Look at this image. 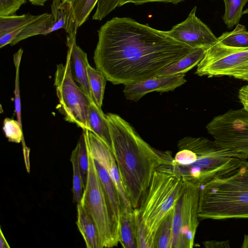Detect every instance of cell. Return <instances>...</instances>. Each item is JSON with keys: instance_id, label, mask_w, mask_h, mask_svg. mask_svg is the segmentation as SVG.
Here are the masks:
<instances>
[{"instance_id": "8fae6325", "label": "cell", "mask_w": 248, "mask_h": 248, "mask_svg": "<svg viewBox=\"0 0 248 248\" xmlns=\"http://www.w3.org/2000/svg\"><path fill=\"white\" fill-rule=\"evenodd\" d=\"M196 10L197 7L195 6L184 21L164 31L175 40L192 48L207 49L217 42V38L197 16Z\"/></svg>"}, {"instance_id": "cb8c5ba5", "label": "cell", "mask_w": 248, "mask_h": 248, "mask_svg": "<svg viewBox=\"0 0 248 248\" xmlns=\"http://www.w3.org/2000/svg\"><path fill=\"white\" fill-rule=\"evenodd\" d=\"M174 209L162 220L154 236V248H173L172 221Z\"/></svg>"}, {"instance_id": "d6986e66", "label": "cell", "mask_w": 248, "mask_h": 248, "mask_svg": "<svg viewBox=\"0 0 248 248\" xmlns=\"http://www.w3.org/2000/svg\"><path fill=\"white\" fill-rule=\"evenodd\" d=\"M87 124L88 129L100 138L111 151V136L106 115L94 102L89 104Z\"/></svg>"}, {"instance_id": "74e56055", "label": "cell", "mask_w": 248, "mask_h": 248, "mask_svg": "<svg viewBox=\"0 0 248 248\" xmlns=\"http://www.w3.org/2000/svg\"><path fill=\"white\" fill-rule=\"evenodd\" d=\"M31 4L35 6H44L45 3L49 0H28Z\"/></svg>"}, {"instance_id": "484cf974", "label": "cell", "mask_w": 248, "mask_h": 248, "mask_svg": "<svg viewBox=\"0 0 248 248\" xmlns=\"http://www.w3.org/2000/svg\"><path fill=\"white\" fill-rule=\"evenodd\" d=\"M133 214L137 248H154V237L145 226L138 208L134 209Z\"/></svg>"}, {"instance_id": "4316f807", "label": "cell", "mask_w": 248, "mask_h": 248, "mask_svg": "<svg viewBox=\"0 0 248 248\" xmlns=\"http://www.w3.org/2000/svg\"><path fill=\"white\" fill-rule=\"evenodd\" d=\"M225 12L222 16L224 23L231 29L239 23L243 15V9L248 0H223Z\"/></svg>"}, {"instance_id": "5b68a950", "label": "cell", "mask_w": 248, "mask_h": 248, "mask_svg": "<svg viewBox=\"0 0 248 248\" xmlns=\"http://www.w3.org/2000/svg\"><path fill=\"white\" fill-rule=\"evenodd\" d=\"M183 178L171 165H163L154 172L149 186L138 209L142 221L154 237L164 218L176 206L184 189Z\"/></svg>"}, {"instance_id": "f546056e", "label": "cell", "mask_w": 248, "mask_h": 248, "mask_svg": "<svg viewBox=\"0 0 248 248\" xmlns=\"http://www.w3.org/2000/svg\"><path fill=\"white\" fill-rule=\"evenodd\" d=\"M3 130L6 137L11 142H22L24 154L29 153V149L24 141L22 125L16 120L6 118L3 121Z\"/></svg>"}, {"instance_id": "8992f818", "label": "cell", "mask_w": 248, "mask_h": 248, "mask_svg": "<svg viewBox=\"0 0 248 248\" xmlns=\"http://www.w3.org/2000/svg\"><path fill=\"white\" fill-rule=\"evenodd\" d=\"M54 86L59 100L57 108L65 120L82 129H88L87 116L90 102L74 81L67 54L65 63L57 65Z\"/></svg>"}, {"instance_id": "7402d4cb", "label": "cell", "mask_w": 248, "mask_h": 248, "mask_svg": "<svg viewBox=\"0 0 248 248\" xmlns=\"http://www.w3.org/2000/svg\"><path fill=\"white\" fill-rule=\"evenodd\" d=\"M119 242L124 248H137L133 211L121 210Z\"/></svg>"}, {"instance_id": "7c38bea8", "label": "cell", "mask_w": 248, "mask_h": 248, "mask_svg": "<svg viewBox=\"0 0 248 248\" xmlns=\"http://www.w3.org/2000/svg\"><path fill=\"white\" fill-rule=\"evenodd\" d=\"M85 131L86 143L93 158L108 172L118 193L121 210L132 212L130 201L124 189L114 156L108 146L93 132L88 129Z\"/></svg>"}, {"instance_id": "1f68e13d", "label": "cell", "mask_w": 248, "mask_h": 248, "mask_svg": "<svg viewBox=\"0 0 248 248\" xmlns=\"http://www.w3.org/2000/svg\"><path fill=\"white\" fill-rule=\"evenodd\" d=\"M82 130V133L79 138L77 144L79 147V165L82 177L84 189L86 186L88 179L89 161L85 131L84 129Z\"/></svg>"}, {"instance_id": "f1b7e54d", "label": "cell", "mask_w": 248, "mask_h": 248, "mask_svg": "<svg viewBox=\"0 0 248 248\" xmlns=\"http://www.w3.org/2000/svg\"><path fill=\"white\" fill-rule=\"evenodd\" d=\"M68 3L72 9L78 27L85 22L98 0H62Z\"/></svg>"}, {"instance_id": "5bb4252c", "label": "cell", "mask_w": 248, "mask_h": 248, "mask_svg": "<svg viewBox=\"0 0 248 248\" xmlns=\"http://www.w3.org/2000/svg\"><path fill=\"white\" fill-rule=\"evenodd\" d=\"M67 54L69 56L73 77L85 94L90 103L93 102L89 83L87 55L76 43V37H67Z\"/></svg>"}, {"instance_id": "e575fe53", "label": "cell", "mask_w": 248, "mask_h": 248, "mask_svg": "<svg viewBox=\"0 0 248 248\" xmlns=\"http://www.w3.org/2000/svg\"><path fill=\"white\" fill-rule=\"evenodd\" d=\"M203 245L206 248H230V241L228 240L223 241L211 240L203 242Z\"/></svg>"}, {"instance_id": "60d3db41", "label": "cell", "mask_w": 248, "mask_h": 248, "mask_svg": "<svg viewBox=\"0 0 248 248\" xmlns=\"http://www.w3.org/2000/svg\"><path fill=\"white\" fill-rule=\"evenodd\" d=\"M243 14H248V8L243 12Z\"/></svg>"}, {"instance_id": "ba28073f", "label": "cell", "mask_w": 248, "mask_h": 248, "mask_svg": "<svg viewBox=\"0 0 248 248\" xmlns=\"http://www.w3.org/2000/svg\"><path fill=\"white\" fill-rule=\"evenodd\" d=\"M182 193L174 208L172 221L173 248H192L199 224L200 186L184 181Z\"/></svg>"}, {"instance_id": "d6a6232c", "label": "cell", "mask_w": 248, "mask_h": 248, "mask_svg": "<svg viewBox=\"0 0 248 248\" xmlns=\"http://www.w3.org/2000/svg\"><path fill=\"white\" fill-rule=\"evenodd\" d=\"M26 0H0V16L15 15Z\"/></svg>"}, {"instance_id": "44dd1931", "label": "cell", "mask_w": 248, "mask_h": 248, "mask_svg": "<svg viewBox=\"0 0 248 248\" xmlns=\"http://www.w3.org/2000/svg\"><path fill=\"white\" fill-rule=\"evenodd\" d=\"M54 20L51 14L44 13L28 25L11 42L10 45L14 46L26 38L37 35H47L52 27Z\"/></svg>"}, {"instance_id": "836d02e7", "label": "cell", "mask_w": 248, "mask_h": 248, "mask_svg": "<svg viewBox=\"0 0 248 248\" xmlns=\"http://www.w3.org/2000/svg\"><path fill=\"white\" fill-rule=\"evenodd\" d=\"M185 0H120L118 7H121L128 3H133L137 5L152 2L171 3L173 4H177Z\"/></svg>"}, {"instance_id": "2e32d148", "label": "cell", "mask_w": 248, "mask_h": 248, "mask_svg": "<svg viewBox=\"0 0 248 248\" xmlns=\"http://www.w3.org/2000/svg\"><path fill=\"white\" fill-rule=\"evenodd\" d=\"M50 6L54 23L48 33L63 29L67 37H76L78 27L70 5L62 0H52Z\"/></svg>"}, {"instance_id": "d4e9b609", "label": "cell", "mask_w": 248, "mask_h": 248, "mask_svg": "<svg viewBox=\"0 0 248 248\" xmlns=\"http://www.w3.org/2000/svg\"><path fill=\"white\" fill-rule=\"evenodd\" d=\"M217 42L228 47L248 48V31L244 25L238 23L232 31L222 33Z\"/></svg>"}, {"instance_id": "52a82bcc", "label": "cell", "mask_w": 248, "mask_h": 248, "mask_svg": "<svg viewBox=\"0 0 248 248\" xmlns=\"http://www.w3.org/2000/svg\"><path fill=\"white\" fill-rule=\"evenodd\" d=\"M88 176L81 202L91 213L98 228L101 248L117 246L109 207L94 159L88 148Z\"/></svg>"}, {"instance_id": "e0dca14e", "label": "cell", "mask_w": 248, "mask_h": 248, "mask_svg": "<svg viewBox=\"0 0 248 248\" xmlns=\"http://www.w3.org/2000/svg\"><path fill=\"white\" fill-rule=\"evenodd\" d=\"M38 15L30 13L19 16H0V48L11 42L30 23L36 19Z\"/></svg>"}, {"instance_id": "d590c367", "label": "cell", "mask_w": 248, "mask_h": 248, "mask_svg": "<svg viewBox=\"0 0 248 248\" xmlns=\"http://www.w3.org/2000/svg\"><path fill=\"white\" fill-rule=\"evenodd\" d=\"M239 98L243 106V108L248 112V84L240 89Z\"/></svg>"}, {"instance_id": "4fadbf2b", "label": "cell", "mask_w": 248, "mask_h": 248, "mask_svg": "<svg viewBox=\"0 0 248 248\" xmlns=\"http://www.w3.org/2000/svg\"><path fill=\"white\" fill-rule=\"evenodd\" d=\"M185 77V74L167 77H154L124 85L123 93L126 99L138 101L151 92H167L174 90L186 82Z\"/></svg>"}, {"instance_id": "6da1fadb", "label": "cell", "mask_w": 248, "mask_h": 248, "mask_svg": "<svg viewBox=\"0 0 248 248\" xmlns=\"http://www.w3.org/2000/svg\"><path fill=\"white\" fill-rule=\"evenodd\" d=\"M96 69L113 84L124 85L157 77L194 49L164 31L127 17H114L98 31Z\"/></svg>"}, {"instance_id": "30bf717a", "label": "cell", "mask_w": 248, "mask_h": 248, "mask_svg": "<svg viewBox=\"0 0 248 248\" xmlns=\"http://www.w3.org/2000/svg\"><path fill=\"white\" fill-rule=\"evenodd\" d=\"M199 76H227L238 78L248 74V48H235L218 42L206 49L197 65Z\"/></svg>"}, {"instance_id": "603a6c76", "label": "cell", "mask_w": 248, "mask_h": 248, "mask_svg": "<svg viewBox=\"0 0 248 248\" xmlns=\"http://www.w3.org/2000/svg\"><path fill=\"white\" fill-rule=\"evenodd\" d=\"M87 71L93 100L99 108H101L107 79L100 71L93 68L89 64Z\"/></svg>"}, {"instance_id": "9a60e30c", "label": "cell", "mask_w": 248, "mask_h": 248, "mask_svg": "<svg viewBox=\"0 0 248 248\" xmlns=\"http://www.w3.org/2000/svg\"><path fill=\"white\" fill-rule=\"evenodd\" d=\"M94 162L107 200L114 238L118 243L121 223V206L116 188L107 171L94 158Z\"/></svg>"}, {"instance_id": "8d00e7d4", "label": "cell", "mask_w": 248, "mask_h": 248, "mask_svg": "<svg viewBox=\"0 0 248 248\" xmlns=\"http://www.w3.org/2000/svg\"><path fill=\"white\" fill-rule=\"evenodd\" d=\"M0 248H10V246L4 236L1 228H0Z\"/></svg>"}, {"instance_id": "ab89813d", "label": "cell", "mask_w": 248, "mask_h": 248, "mask_svg": "<svg viewBox=\"0 0 248 248\" xmlns=\"http://www.w3.org/2000/svg\"><path fill=\"white\" fill-rule=\"evenodd\" d=\"M238 78L248 81V74L241 76Z\"/></svg>"}, {"instance_id": "4dcf8cb0", "label": "cell", "mask_w": 248, "mask_h": 248, "mask_svg": "<svg viewBox=\"0 0 248 248\" xmlns=\"http://www.w3.org/2000/svg\"><path fill=\"white\" fill-rule=\"evenodd\" d=\"M23 49L20 48L13 57L14 63L16 68L15 86L14 90L15 95V110L16 120L22 125L21 107L19 88V67L23 54Z\"/></svg>"}, {"instance_id": "ffe728a7", "label": "cell", "mask_w": 248, "mask_h": 248, "mask_svg": "<svg viewBox=\"0 0 248 248\" xmlns=\"http://www.w3.org/2000/svg\"><path fill=\"white\" fill-rule=\"evenodd\" d=\"M206 49L203 48L194 49L186 56L162 70L157 77H167L185 74L197 65L203 58Z\"/></svg>"}, {"instance_id": "277c9868", "label": "cell", "mask_w": 248, "mask_h": 248, "mask_svg": "<svg viewBox=\"0 0 248 248\" xmlns=\"http://www.w3.org/2000/svg\"><path fill=\"white\" fill-rule=\"evenodd\" d=\"M199 218L248 219V161L200 186Z\"/></svg>"}, {"instance_id": "ac0fdd59", "label": "cell", "mask_w": 248, "mask_h": 248, "mask_svg": "<svg viewBox=\"0 0 248 248\" xmlns=\"http://www.w3.org/2000/svg\"><path fill=\"white\" fill-rule=\"evenodd\" d=\"M77 225L87 248H101L99 232L95 222L86 205L77 204Z\"/></svg>"}, {"instance_id": "3957f363", "label": "cell", "mask_w": 248, "mask_h": 248, "mask_svg": "<svg viewBox=\"0 0 248 248\" xmlns=\"http://www.w3.org/2000/svg\"><path fill=\"white\" fill-rule=\"evenodd\" d=\"M177 162L172 170L184 181L199 186L238 169L248 156L218 146L204 137H186L178 142Z\"/></svg>"}, {"instance_id": "83f0119b", "label": "cell", "mask_w": 248, "mask_h": 248, "mask_svg": "<svg viewBox=\"0 0 248 248\" xmlns=\"http://www.w3.org/2000/svg\"><path fill=\"white\" fill-rule=\"evenodd\" d=\"M78 152L79 147L77 144L76 147L72 152L70 157L73 171L72 188L73 199L77 204L81 202L84 191L82 177L79 165Z\"/></svg>"}, {"instance_id": "9c48e42d", "label": "cell", "mask_w": 248, "mask_h": 248, "mask_svg": "<svg viewBox=\"0 0 248 248\" xmlns=\"http://www.w3.org/2000/svg\"><path fill=\"white\" fill-rule=\"evenodd\" d=\"M206 129L220 147L248 156V112L243 108L214 117Z\"/></svg>"}, {"instance_id": "7a4b0ae2", "label": "cell", "mask_w": 248, "mask_h": 248, "mask_svg": "<svg viewBox=\"0 0 248 248\" xmlns=\"http://www.w3.org/2000/svg\"><path fill=\"white\" fill-rule=\"evenodd\" d=\"M112 143L111 152L121 180L133 209L138 208L155 171L163 165H172L170 151L155 149L135 129L118 114H106Z\"/></svg>"}, {"instance_id": "f35d334b", "label": "cell", "mask_w": 248, "mask_h": 248, "mask_svg": "<svg viewBox=\"0 0 248 248\" xmlns=\"http://www.w3.org/2000/svg\"><path fill=\"white\" fill-rule=\"evenodd\" d=\"M242 248H248V233L244 236L243 242L241 246Z\"/></svg>"}]
</instances>
